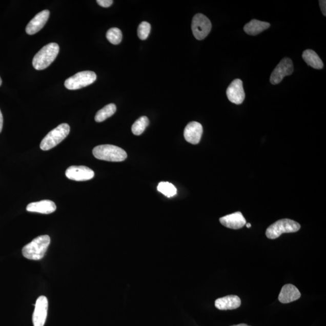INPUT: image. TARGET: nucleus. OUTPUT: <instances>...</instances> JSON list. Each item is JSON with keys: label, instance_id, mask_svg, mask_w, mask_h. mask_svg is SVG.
I'll return each mask as SVG.
<instances>
[{"label": "nucleus", "instance_id": "obj_1", "mask_svg": "<svg viewBox=\"0 0 326 326\" xmlns=\"http://www.w3.org/2000/svg\"><path fill=\"white\" fill-rule=\"evenodd\" d=\"M50 243L48 235L37 237L31 242L24 247L22 253L24 257L29 260H39L45 256Z\"/></svg>", "mask_w": 326, "mask_h": 326}, {"label": "nucleus", "instance_id": "obj_2", "mask_svg": "<svg viewBox=\"0 0 326 326\" xmlns=\"http://www.w3.org/2000/svg\"><path fill=\"white\" fill-rule=\"evenodd\" d=\"M59 46L56 43H50L44 46L33 59V66L36 70H43L50 66L56 58Z\"/></svg>", "mask_w": 326, "mask_h": 326}, {"label": "nucleus", "instance_id": "obj_3", "mask_svg": "<svg viewBox=\"0 0 326 326\" xmlns=\"http://www.w3.org/2000/svg\"><path fill=\"white\" fill-rule=\"evenodd\" d=\"M95 158L111 162H120L125 160L127 154L124 149L111 145L97 146L93 150Z\"/></svg>", "mask_w": 326, "mask_h": 326}, {"label": "nucleus", "instance_id": "obj_4", "mask_svg": "<svg viewBox=\"0 0 326 326\" xmlns=\"http://www.w3.org/2000/svg\"><path fill=\"white\" fill-rule=\"evenodd\" d=\"M70 127L67 124H60L49 132L40 142V148L43 151H49L59 144L69 134Z\"/></svg>", "mask_w": 326, "mask_h": 326}, {"label": "nucleus", "instance_id": "obj_5", "mask_svg": "<svg viewBox=\"0 0 326 326\" xmlns=\"http://www.w3.org/2000/svg\"><path fill=\"white\" fill-rule=\"evenodd\" d=\"M300 229V224L293 220L280 219L268 227L266 231V236L268 239H276L283 233L297 232Z\"/></svg>", "mask_w": 326, "mask_h": 326}, {"label": "nucleus", "instance_id": "obj_6", "mask_svg": "<svg viewBox=\"0 0 326 326\" xmlns=\"http://www.w3.org/2000/svg\"><path fill=\"white\" fill-rule=\"evenodd\" d=\"M96 79V74L93 71H81L68 78L64 83V86L68 90H79L93 84Z\"/></svg>", "mask_w": 326, "mask_h": 326}, {"label": "nucleus", "instance_id": "obj_7", "mask_svg": "<svg viewBox=\"0 0 326 326\" xmlns=\"http://www.w3.org/2000/svg\"><path fill=\"white\" fill-rule=\"evenodd\" d=\"M193 35L198 40H202L208 36L212 30V23L205 15L198 13L193 17L192 23Z\"/></svg>", "mask_w": 326, "mask_h": 326}, {"label": "nucleus", "instance_id": "obj_8", "mask_svg": "<svg viewBox=\"0 0 326 326\" xmlns=\"http://www.w3.org/2000/svg\"><path fill=\"white\" fill-rule=\"evenodd\" d=\"M293 71V61L288 57H284L271 73L270 83L273 85L279 84L285 76H290Z\"/></svg>", "mask_w": 326, "mask_h": 326}, {"label": "nucleus", "instance_id": "obj_9", "mask_svg": "<svg viewBox=\"0 0 326 326\" xmlns=\"http://www.w3.org/2000/svg\"><path fill=\"white\" fill-rule=\"evenodd\" d=\"M67 177L76 181H85L93 178L94 172L92 169L84 166H72L67 169Z\"/></svg>", "mask_w": 326, "mask_h": 326}, {"label": "nucleus", "instance_id": "obj_10", "mask_svg": "<svg viewBox=\"0 0 326 326\" xmlns=\"http://www.w3.org/2000/svg\"><path fill=\"white\" fill-rule=\"evenodd\" d=\"M48 300L45 296H40L37 299L35 311L33 314L34 326H44L45 324L47 310H48Z\"/></svg>", "mask_w": 326, "mask_h": 326}, {"label": "nucleus", "instance_id": "obj_11", "mask_svg": "<svg viewBox=\"0 0 326 326\" xmlns=\"http://www.w3.org/2000/svg\"><path fill=\"white\" fill-rule=\"evenodd\" d=\"M226 93L231 103L236 105L242 104L246 97L242 81L239 79L234 80L227 88Z\"/></svg>", "mask_w": 326, "mask_h": 326}, {"label": "nucleus", "instance_id": "obj_12", "mask_svg": "<svg viewBox=\"0 0 326 326\" xmlns=\"http://www.w3.org/2000/svg\"><path fill=\"white\" fill-rule=\"evenodd\" d=\"M203 133L202 126L196 121L190 122L186 126L184 136L186 140L193 145L198 144Z\"/></svg>", "mask_w": 326, "mask_h": 326}, {"label": "nucleus", "instance_id": "obj_13", "mask_svg": "<svg viewBox=\"0 0 326 326\" xmlns=\"http://www.w3.org/2000/svg\"><path fill=\"white\" fill-rule=\"evenodd\" d=\"M49 16L50 12L48 10H44L38 13L27 25L26 29V33L30 35L38 33L45 26L47 22L48 21Z\"/></svg>", "mask_w": 326, "mask_h": 326}, {"label": "nucleus", "instance_id": "obj_14", "mask_svg": "<svg viewBox=\"0 0 326 326\" xmlns=\"http://www.w3.org/2000/svg\"><path fill=\"white\" fill-rule=\"evenodd\" d=\"M219 221L222 226L227 228L233 230L242 228L247 223L246 219H244L242 213L240 212L220 217Z\"/></svg>", "mask_w": 326, "mask_h": 326}, {"label": "nucleus", "instance_id": "obj_15", "mask_svg": "<svg viewBox=\"0 0 326 326\" xmlns=\"http://www.w3.org/2000/svg\"><path fill=\"white\" fill-rule=\"evenodd\" d=\"M301 297L300 292L292 284H287L281 288L278 300L281 303L287 304L298 300Z\"/></svg>", "mask_w": 326, "mask_h": 326}, {"label": "nucleus", "instance_id": "obj_16", "mask_svg": "<svg viewBox=\"0 0 326 326\" xmlns=\"http://www.w3.org/2000/svg\"><path fill=\"white\" fill-rule=\"evenodd\" d=\"M215 304V307L219 310H233L240 307L241 300L237 295H230L217 298Z\"/></svg>", "mask_w": 326, "mask_h": 326}, {"label": "nucleus", "instance_id": "obj_17", "mask_svg": "<svg viewBox=\"0 0 326 326\" xmlns=\"http://www.w3.org/2000/svg\"><path fill=\"white\" fill-rule=\"evenodd\" d=\"M27 211L42 214H50L56 211L55 203L50 200H43V201L32 202L26 207Z\"/></svg>", "mask_w": 326, "mask_h": 326}, {"label": "nucleus", "instance_id": "obj_18", "mask_svg": "<svg viewBox=\"0 0 326 326\" xmlns=\"http://www.w3.org/2000/svg\"><path fill=\"white\" fill-rule=\"evenodd\" d=\"M270 26V24L267 22L253 19L244 26L243 30L248 35L255 36L269 28Z\"/></svg>", "mask_w": 326, "mask_h": 326}, {"label": "nucleus", "instance_id": "obj_19", "mask_svg": "<svg viewBox=\"0 0 326 326\" xmlns=\"http://www.w3.org/2000/svg\"><path fill=\"white\" fill-rule=\"evenodd\" d=\"M303 59L308 66L315 69L320 70L324 67L323 63L317 53L312 50H305L303 53Z\"/></svg>", "mask_w": 326, "mask_h": 326}, {"label": "nucleus", "instance_id": "obj_20", "mask_svg": "<svg viewBox=\"0 0 326 326\" xmlns=\"http://www.w3.org/2000/svg\"><path fill=\"white\" fill-rule=\"evenodd\" d=\"M116 106L114 104H108L97 112L96 116H95V120L98 123L103 122L114 115L116 112Z\"/></svg>", "mask_w": 326, "mask_h": 326}, {"label": "nucleus", "instance_id": "obj_21", "mask_svg": "<svg viewBox=\"0 0 326 326\" xmlns=\"http://www.w3.org/2000/svg\"><path fill=\"white\" fill-rule=\"evenodd\" d=\"M149 121L148 118L146 116H142L135 121L132 125V132L135 135H140L144 133L146 128L149 125Z\"/></svg>", "mask_w": 326, "mask_h": 326}, {"label": "nucleus", "instance_id": "obj_22", "mask_svg": "<svg viewBox=\"0 0 326 326\" xmlns=\"http://www.w3.org/2000/svg\"><path fill=\"white\" fill-rule=\"evenodd\" d=\"M157 189L159 192L163 195L171 198L175 196L177 193V190L175 187L169 182H161L159 183Z\"/></svg>", "mask_w": 326, "mask_h": 326}, {"label": "nucleus", "instance_id": "obj_23", "mask_svg": "<svg viewBox=\"0 0 326 326\" xmlns=\"http://www.w3.org/2000/svg\"><path fill=\"white\" fill-rule=\"evenodd\" d=\"M107 38L111 44L117 45L122 40V33L119 29L114 27L108 30L107 33Z\"/></svg>", "mask_w": 326, "mask_h": 326}, {"label": "nucleus", "instance_id": "obj_24", "mask_svg": "<svg viewBox=\"0 0 326 326\" xmlns=\"http://www.w3.org/2000/svg\"><path fill=\"white\" fill-rule=\"evenodd\" d=\"M151 26L150 24L148 22H142L138 26L137 33L138 38L141 40H146L148 38L149 33H150Z\"/></svg>", "mask_w": 326, "mask_h": 326}, {"label": "nucleus", "instance_id": "obj_25", "mask_svg": "<svg viewBox=\"0 0 326 326\" xmlns=\"http://www.w3.org/2000/svg\"><path fill=\"white\" fill-rule=\"evenodd\" d=\"M97 3L98 5L103 7V8H109L113 5V1L112 0H97Z\"/></svg>", "mask_w": 326, "mask_h": 326}, {"label": "nucleus", "instance_id": "obj_26", "mask_svg": "<svg viewBox=\"0 0 326 326\" xmlns=\"http://www.w3.org/2000/svg\"><path fill=\"white\" fill-rule=\"evenodd\" d=\"M320 3V6L321 7V11L322 12V14L324 16L326 15V2L325 0H320L319 1Z\"/></svg>", "mask_w": 326, "mask_h": 326}, {"label": "nucleus", "instance_id": "obj_27", "mask_svg": "<svg viewBox=\"0 0 326 326\" xmlns=\"http://www.w3.org/2000/svg\"><path fill=\"white\" fill-rule=\"evenodd\" d=\"M3 125V115H2L1 110H0V132H1L2 131Z\"/></svg>", "mask_w": 326, "mask_h": 326}, {"label": "nucleus", "instance_id": "obj_28", "mask_svg": "<svg viewBox=\"0 0 326 326\" xmlns=\"http://www.w3.org/2000/svg\"><path fill=\"white\" fill-rule=\"evenodd\" d=\"M231 326H250V325H248L246 324H237V325H231Z\"/></svg>", "mask_w": 326, "mask_h": 326}, {"label": "nucleus", "instance_id": "obj_29", "mask_svg": "<svg viewBox=\"0 0 326 326\" xmlns=\"http://www.w3.org/2000/svg\"><path fill=\"white\" fill-rule=\"evenodd\" d=\"M246 225L247 228H250V227H251V223H247L246 224Z\"/></svg>", "mask_w": 326, "mask_h": 326}, {"label": "nucleus", "instance_id": "obj_30", "mask_svg": "<svg viewBox=\"0 0 326 326\" xmlns=\"http://www.w3.org/2000/svg\"><path fill=\"white\" fill-rule=\"evenodd\" d=\"M2 80L1 79V77H0V86H2Z\"/></svg>", "mask_w": 326, "mask_h": 326}]
</instances>
